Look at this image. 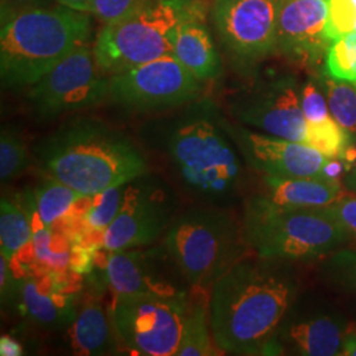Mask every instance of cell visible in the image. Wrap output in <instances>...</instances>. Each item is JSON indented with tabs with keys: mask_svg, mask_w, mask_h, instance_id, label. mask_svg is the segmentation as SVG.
Listing matches in <instances>:
<instances>
[{
	"mask_svg": "<svg viewBox=\"0 0 356 356\" xmlns=\"http://www.w3.org/2000/svg\"><path fill=\"white\" fill-rule=\"evenodd\" d=\"M54 4H57V0H1V13L51 7Z\"/></svg>",
	"mask_w": 356,
	"mask_h": 356,
	"instance_id": "cell-36",
	"label": "cell"
},
{
	"mask_svg": "<svg viewBox=\"0 0 356 356\" xmlns=\"http://www.w3.org/2000/svg\"><path fill=\"white\" fill-rule=\"evenodd\" d=\"M306 144L329 159L342 160L346 151L354 144L350 134L329 116L319 123H307Z\"/></svg>",
	"mask_w": 356,
	"mask_h": 356,
	"instance_id": "cell-27",
	"label": "cell"
},
{
	"mask_svg": "<svg viewBox=\"0 0 356 356\" xmlns=\"http://www.w3.org/2000/svg\"><path fill=\"white\" fill-rule=\"evenodd\" d=\"M172 54L200 81L214 79L222 72L220 57L204 26V19L179 26Z\"/></svg>",
	"mask_w": 356,
	"mask_h": 356,
	"instance_id": "cell-21",
	"label": "cell"
},
{
	"mask_svg": "<svg viewBox=\"0 0 356 356\" xmlns=\"http://www.w3.org/2000/svg\"><path fill=\"white\" fill-rule=\"evenodd\" d=\"M243 231L254 254L288 263L314 261L354 241L322 207L277 210L245 204Z\"/></svg>",
	"mask_w": 356,
	"mask_h": 356,
	"instance_id": "cell-6",
	"label": "cell"
},
{
	"mask_svg": "<svg viewBox=\"0 0 356 356\" xmlns=\"http://www.w3.org/2000/svg\"><path fill=\"white\" fill-rule=\"evenodd\" d=\"M24 354L23 346L10 335H3L0 338V355L20 356Z\"/></svg>",
	"mask_w": 356,
	"mask_h": 356,
	"instance_id": "cell-37",
	"label": "cell"
},
{
	"mask_svg": "<svg viewBox=\"0 0 356 356\" xmlns=\"http://www.w3.org/2000/svg\"><path fill=\"white\" fill-rule=\"evenodd\" d=\"M16 305L26 318L48 330L66 329L78 313L73 294L60 288L51 272L20 279Z\"/></svg>",
	"mask_w": 356,
	"mask_h": 356,
	"instance_id": "cell-19",
	"label": "cell"
},
{
	"mask_svg": "<svg viewBox=\"0 0 356 356\" xmlns=\"http://www.w3.org/2000/svg\"><path fill=\"white\" fill-rule=\"evenodd\" d=\"M204 17L202 0H147L127 17L103 26L92 47L97 65L114 76L169 56L179 26Z\"/></svg>",
	"mask_w": 356,
	"mask_h": 356,
	"instance_id": "cell-5",
	"label": "cell"
},
{
	"mask_svg": "<svg viewBox=\"0 0 356 356\" xmlns=\"http://www.w3.org/2000/svg\"><path fill=\"white\" fill-rule=\"evenodd\" d=\"M294 263L242 257L209 292L214 342L223 354L270 355L276 335L301 293Z\"/></svg>",
	"mask_w": 356,
	"mask_h": 356,
	"instance_id": "cell-1",
	"label": "cell"
},
{
	"mask_svg": "<svg viewBox=\"0 0 356 356\" xmlns=\"http://www.w3.org/2000/svg\"><path fill=\"white\" fill-rule=\"evenodd\" d=\"M325 270L341 288L356 292V250L342 247L334 251L325 264Z\"/></svg>",
	"mask_w": 356,
	"mask_h": 356,
	"instance_id": "cell-30",
	"label": "cell"
},
{
	"mask_svg": "<svg viewBox=\"0 0 356 356\" xmlns=\"http://www.w3.org/2000/svg\"><path fill=\"white\" fill-rule=\"evenodd\" d=\"M166 152L182 182L211 201H227L243 178L242 153L213 104H198L175 123Z\"/></svg>",
	"mask_w": 356,
	"mask_h": 356,
	"instance_id": "cell-4",
	"label": "cell"
},
{
	"mask_svg": "<svg viewBox=\"0 0 356 356\" xmlns=\"http://www.w3.org/2000/svg\"><path fill=\"white\" fill-rule=\"evenodd\" d=\"M326 214L335 219L343 229L356 238V194L344 195L337 202L322 207Z\"/></svg>",
	"mask_w": 356,
	"mask_h": 356,
	"instance_id": "cell-34",
	"label": "cell"
},
{
	"mask_svg": "<svg viewBox=\"0 0 356 356\" xmlns=\"http://www.w3.org/2000/svg\"><path fill=\"white\" fill-rule=\"evenodd\" d=\"M226 127L244 161L263 175L279 177H327L326 166L331 159L306 143L234 127L227 122Z\"/></svg>",
	"mask_w": 356,
	"mask_h": 356,
	"instance_id": "cell-15",
	"label": "cell"
},
{
	"mask_svg": "<svg viewBox=\"0 0 356 356\" xmlns=\"http://www.w3.org/2000/svg\"><path fill=\"white\" fill-rule=\"evenodd\" d=\"M90 13L54 4L1 13L0 76L4 88L33 86L76 48L88 44Z\"/></svg>",
	"mask_w": 356,
	"mask_h": 356,
	"instance_id": "cell-3",
	"label": "cell"
},
{
	"mask_svg": "<svg viewBox=\"0 0 356 356\" xmlns=\"http://www.w3.org/2000/svg\"><path fill=\"white\" fill-rule=\"evenodd\" d=\"M31 219L24 207L1 198L0 204V251L8 261L32 243Z\"/></svg>",
	"mask_w": 356,
	"mask_h": 356,
	"instance_id": "cell-24",
	"label": "cell"
},
{
	"mask_svg": "<svg viewBox=\"0 0 356 356\" xmlns=\"http://www.w3.org/2000/svg\"><path fill=\"white\" fill-rule=\"evenodd\" d=\"M36 154L49 176L89 197L126 185L148 170L127 136L92 119L66 123L41 141Z\"/></svg>",
	"mask_w": 356,
	"mask_h": 356,
	"instance_id": "cell-2",
	"label": "cell"
},
{
	"mask_svg": "<svg viewBox=\"0 0 356 356\" xmlns=\"http://www.w3.org/2000/svg\"><path fill=\"white\" fill-rule=\"evenodd\" d=\"M348 325L337 312L298 309L296 304L281 325L270 355H341Z\"/></svg>",
	"mask_w": 356,
	"mask_h": 356,
	"instance_id": "cell-16",
	"label": "cell"
},
{
	"mask_svg": "<svg viewBox=\"0 0 356 356\" xmlns=\"http://www.w3.org/2000/svg\"><path fill=\"white\" fill-rule=\"evenodd\" d=\"M325 74L356 85V33L331 42L325 57Z\"/></svg>",
	"mask_w": 356,
	"mask_h": 356,
	"instance_id": "cell-28",
	"label": "cell"
},
{
	"mask_svg": "<svg viewBox=\"0 0 356 356\" xmlns=\"http://www.w3.org/2000/svg\"><path fill=\"white\" fill-rule=\"evenodd\" d=\"M319 86V82L313 78L307 79L302 86H300L301 108L307 123H319L330 116L326 97Z\"/></svg>",
	"mask_w": 356,
	"mask_h": 356,
	"instance_id": "cell-32",
	"label": "cell"
},
{
	"mask_svg": "<svg viewBox=\"0 0 356 356\" xmlns=\"http://www.w3.org/2000/svg\"><path fill=\"white\" fill-rule=\"evenodd\" d=\"M58 4L81 13H90L91 0H57Z\"/></svg>",
	"mask_w": 356,
	"mask_h": 356,
	"instance_id": "cell-40",
	"label": "cell"
},
{
	"mask_svg": "<svg viewBox=\"0 0 356 356\" xmlns=\"http://www.w3.org/2000/svg\"><path fill=\"white\" fill-rule=\"evenodd\" d=\"M325 90L330 115L356 143V85L323 74L319 81Z\"/></svg>",
	"mask_w": 356,
	"mask_h": 356,
	"instance_id": "cell-26",
	"label": "cell"
},
{
	"mask_svg": "<svg viewBox=\"0 0 356 356\" xmlns=\"http://www.w3.org/2000/svg\"><path fill=\"white\" fill-rule=\"evenodd\" d=\"M38 206V216L48 229H54L56 225L70 213L73 206L83 197V194L65 185L64 182L48 175L33 191Z\"/></svg>",
	"mask_w": 356,
	"mask_h": 356,
	"instance_id": "cell-23",
	"label": "cell"
},
{
	"mask_svg": "<svg viewBox=\"0 0 356 356\" xmlns=\"http://www.w3.org/2000/svg\"><path fill=\"white\" fill-rule=\"evenodd\" d=\"M144 176L128 184L119 214L103 234L104 250L116 252L149 245L169 225L173 204L168 191Z\"/></svg>",
	"mask_w": 356,
	"mask_h": 356,
	"instance_id": "cell-11",
	"label": "cell"
},
{
	"mask_svg": "<svg viewBox=\"0 0 356 356\" xmlns=\"http://www.w3.org/2000/svg\"><path fill=\"white\" fill-rule=\"evenodd\" d=\"M19 282L20 279L13 273L11 263L4 256H0V296L3 305H16Z\"/></svg>",
	"mask_w": 356,
	"mask_h": 356,
	"instance_id": "cell-35",
	"label": "cell"
},
{
	"mask_svg": "<svg viewBox=\"0 0 356 356\" xmlns=\"http://www.w3.org/2000/svg\"><path fill=\"white\" fill-rule=\"evenodd\" d=\"M329 0H281L277 51L314 64L330 47L326 38Z\"/></svg>",
	"mask_w": 356,
	"mask_h": 356,
	"instance_id": "cell-17",
	"label": "cell"
},
{
	"mask_svg": "<svg viewBox=\"0 0 356 356\" xmlns=\"http://www.w3.org/2000/svg\"><path fill=\"white\" fill-rule=\"evenodd\" d=\"M113 298L115 330L126 350L136 355H176L189 294H129Z\"/></svg>",
	"mask_w": 356,
	"mask_h": 356,
	"instance_id": "cell-8",
	"label": "cell"
},
{
	"mask_svg": "<svg viewBox=\"0 0 356 356\" xmlns=\"http://www.w3.org/2000/svg\"><path fill=\"white\" fill-rule=\"evenodd\" d=\"M354 3H355V6H356V0H354Z\"/></svg>",
	"mask_w": 356,
	"mask_h": 356,
	"instance_id": "cell-41",
	"label": "cell"
},
{
	"mask_svg": "<svg viewBox=\"0 0 356 356\" xmlns=\"http://www.w3.org/2000/svg\"><path fill=\"white\" fill-rule=\"evenodd\" d=\"M94 51L88 44L76 48L28 92V101L40 119L92 107L110 94V78L101 76Z\"/></svg>",
	"mask_w": 356,
	"mask_h": 356,
	"instance_id": "cell-9",
	"label": "cell"
},
{
	"mask_svg": "<svg viewBox=\"0 0 356 356\" xmlns=\"http://www.w3.org/2000/svg\"><path fill=\"white\" fill-rule=\"evenodd\" d=\"M128 184L113 186L99 194L91 195L89 207L83 216L85 229L78 238L103 236L104 231L110 227V225L119 214V210L124 201Z\"/></svg>",
	"mask_w": 356,
	"mask_h": 356,
	"instance_id": "cell-25",
	"label": "cell"
},
{
	"mask_svg": "<svg viewBox=\"0 0 356 356\" xmlns=\"http://www.w3.org/2000/svg\"><path fill=\"white\" fill-rule=\"evenodd\" d=\"M193 291V296H189V304L176 356L223 355L211 334L209 292L197 289Z\"/></svg>",
	"mask_w": 356,
	"mask_h": 356,
	"instance_id": "cell-22",
	"label": "cell"
},
{
	"mask_svg": "<svg viewBox=\"0 0 356 356\" xmlns=\"http://www.w3.org/2000/svg\"><path fill=\"white\" fill-rule=\"evenodd\" d=\"M145 1L147 0H91L90 15L107 26L127 17Z\"/></svg>",
	"mask_w": 356,
	"mask_h": 356,
	"instance_id": "cell-33",
	"label": "cell"
},
{
	"mask_svg": "<svg viewBox=\"0 0 356 356\" xmlns=\"http://www.w3.org/2000/svg\"><path fill=\"white\" fill-rule=\"evenodd\" d=\"M356 144V143H355ZM343 184L346 191L356 194V157L355 160L346 168L343 173Z\"/></svg>",
	"mask_w": 356,
	"mask_h": 356,
	"instance_id": "cell-39",
	"label": "cell"
},
{
	"mask_svg": "<svg viewBox=\"0 0 356 356\" xmlns=\"http://www.w3.org/2000/svg\"><path fill=\"white\" fill-rule=\"evenodd\" d=\"M200 91L201 81L169 54L114 74L108 97L123 107L145 111L191 102Z\"/></svg>",
	"mask_w": 356,
	"mask_h": 356,
	"instance_id": "cell-10",
	"label": "cell"
},
{
	"mask_svg": "<svg viewBox=\"0 0 356 356\" xmlns=\"http://www.w3.org/2000/svg\"><path fill=\"white\" fill-rule=\"evenodd\" d=\"M29 164L26 143L13 128H3L0 135V181L8 184L19 177Z\"/></svg>",
	"mask_w": 356,
	"mask_h": 356,
	"instance_id": "cell-29",
	"label": "cell"
},
{
	"mask_svg": "<svg viewBox=\"0 0 356 356\" xmlns=\"http://www.w3.org/2000/svg\"><path fill=\"white\" fill-rule=\"evenodd\" d=\"M244 231L227 211L193 209L166 232L165 248L191 289L210 292L219 277L244 257Z\"/></svg>",
	"mask_w": 356,
	"mask_h": 356,
	"instance_id": "cell-7",
	"label": "cell"
},
{
	"mask_svg": "<svg viewBox=\"0 0 356 356\" xmlns=\"http://www.w3.org/2000/svg\"><path fill=\"white\" fill-rule=\"evenodd\" d=\"M102 269L106 284L116 296L129 294H154V296H188V289L184 288V275L176 263L161 248L141 250L129 248L111 252L103 257Z\"/></svg>",
	"mask_w": 356,
	"mask_h": 356,
	"instance_id": "cell-12",
	"label": "cell"
},
{
	"mask_svg": "<svg viewBox=\"0 0 356 356\" xmlns=\"http://www.w3.org/2000/svg\"><path fill=\"white\" fill-rule=\"evenodd\" d=\"M341 356H356V325H348V329L344 335Z\"/></svg>",
	"mask_w": 356,
	"mask_h": 356,
	"instance_id": "cell-38",
	"label": "cell"
},
{
	"mask_svg": "<svg viewBox=\"0 0 356 356\" xmlns=\"http://www.w3.org/2000/svg\"><path fill=\"white\" fill-rule=\"evenodd\" d=\"M66 343L76 355H107L119 350L113 309H106L101 292L91 289L76 317L66 327Z\"/></svg>",
	"mask_w": 356,
	"mask_h": 356,
	"instance_id": "cell-20",
	"label": "cell"
},
{
	"mask_svg": "<svg viewBox=\"0 0 356 356\" xmlns=\"http://www.w3.org/2000/svg\"><path fill=\"white\" fill-rule=\"evenodd\" d=\"M281 0H216L211 17L235 56L257 60L277 51Z\"/></svg>",
	"mask_w": 356,
	"mask_h": 356,
	"instance_id": "cell-13",
	"label": "cell"
},
{
	"mask_svg": "<svg viewBox=\"0 0 356 356\" xmlns=\"http://www.w3.org/2000/svg\"><path fill=\"white\" fill-rule=\"evenodd\" d=\"M234 113L243 124L259 132L306 143L307 122L294 76H277L257 83L236 102Z\"/></svg>",
	"mask_w": 356,
	"mask_h": 356,
	"instance_id": "cell-14",
	"label": "cell"
},
{
	"mask_svg": "<svg viewBox=\"0 0 356 356\" xmlns=\"http://www.w3.org/2000/svg\"><path fill=\"white\" fill-rule=\"evenodd\" d=\"M356 29V6L354 0H329L326 38L334 40L353 33Z\"/></svg>",
	"mask_w": 356,
	"mask_h": 356,
	"instance_id": "cell-31",
	"label": "cell"
},
{
	"mask_svg": "<svg viewBox=\"0 0 356 356\" xmlns=\"http://www.w3.org/2000/svg\"><path fill=\"white\" fill-rule=\"evenodd\" d=\"M343 188V184L335 178L263 175L261 189L247 206L277 210L326 207L346 195Z\"/></svg>",
	"mask_w": 356,
	"mask_h": 356,
	"instance_id": "cell-18",
	"label": "cell"
}]
</instances>
